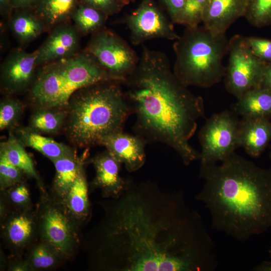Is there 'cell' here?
<instances>
[{
	"label": "cell",
	"instance_id": "cell-4",
	"mask_svg": "<svg viewBox=\"0 0 271 271\" xmlns=\"http://www.w3.org/2000/svg\"><path fill=\"white\" fill-rule=\"evenodd\" d=\"M65 129L80 148L99 145L105 137L123 131L132 111L122 83L109 80L82 88L71 96Z\"/></svg>",
	"mask_w": 271,
	"mask_h": 271
},
{
	"label": "cell",
	"instance_id": "cell-16",
	"mask_svg": "<svg viewBox=\"0 0 271 271\" xmlns=\"http://www.w3.org/2000/svg\"><path fill=\"white\" fill-rule=\"evenodd\" d=\"M96 174L94 187L101 189L104 197L115 198L124 191L126 179L120 175L121 164L107 150L92 159Z\"/></svg>",
	"mask_w": 271,
	"mask_h": 271
},
{
	"label": "cell",
	"instance_id": "cell-31",
	"mask_svg": "<svg viewBox=\"0 0 271 271\" xmlns=\"http://www.w3.org/2000/svg\"><path fill=\"white\" fill-rule=\"evenodd\" d=\"M24 109L19 100L8 98L0 104V129L1 130L14 126L21 117Z\"/></svg>",
	"mask_w": 271,
	"mask_h": 271
},
{
	"label": "cell",
	"instance_id": "cell-41",
	"mask_svg": "<svg viewBox=\"0 0 271 271\" xmlns=\"http://www.w3.org/2000/svg\"><path fill=\"white\" fill-rule=\"evenodd\" d=\"M129 4L131 2H134L136 0H126Z\"/></svg>",
	"mask_w": 271,
	"mask_h": 271
},
{
	"label": "cell",
	"instance_id": "cell-20",
	"mask_svg": "<svg viewBox=\"0 0 271 271\" xmlns=\"http://www.w3.org/2000/svg\"><path fill=\"white\" fill-rule=\"evenodd\" d=\"M80 0H38L33 13L46 24L48 29L68 22Z\"/></svg>",
	"mask_w": 271,
	"mask_h": 271
},
{
	"label": "cell",
	"instance_id": "cell-23",
	"mask_svg": "<svg viewBox=\"0 0 271 271\" xmlns=\"http://www.w3.org/2000/svg\"><path fill=\"white\" fill-rule=\"evenodd\" d=\"M24 148L16 136L11 132L7 140L1 143L0 154L23 173L38 179L33 161Z\"/></svg>",
	"mask_w": 271,
	"mask_h": 271
},
{
	"label": "cell",
	"instance_id": "cell-6",
	"mask_svg": "<svg viewBox=\"0 0 271 271\" xmlns=\"http://www.w3.org/2000/svg\"><path fill=\"white\" fill-rule=\"evenodd\" d=\"M228 45L226 34H215L203 26L186 27L173 45L175 75L186 87L205 88L218 83L225 75L223 59Z\"/></svg>",
	"mask_w": 271,
	"mask_h": 271
},
{
	"label": "cell",
	"instance_id": "cell-8",
	"mask_svg": "<svg viewBox=\"0 0 271 271\" xmlns=\"http://www.w3.org/2000/svg\"><path fill=\"white\" fill-rule=\"evenodd\" d=\"M232 110L213 114L198 133L200 164L219 162L239 147L240 119Z\"/></svg>",
	"mask_w": 271,
	"mask_h": 271
},
{
	"label": "cell",
	"instance_id": "cell-7",
	"mask_svg": "<svg viewBox=\"0 0 271 271\" xmlns=\"http://www.w3.org/2000/svg\"><path fill=\"white\" fill-rule=\"evenodd\" d=\"M83 51L92 55L112 80L122 84L134 72L140 60L127 42L106 27L92 35Z\"/></svg>",
	"mask_w": 271,
	"mask_h": 271
},
{
	"label": "cell",
	"instance_id": "cell-12",
	"mask_svg": "<svg viewBox=\"0 0 271 271\" xmlns=\"http://www.w3.org/2000/svg\"><path fill=\"white\" fill-rule=\"evenodd\" d=\"M80 36L75 26L68 22L53 28L46 40L37 49L39 66L79 53Z\"/></svg>",
	"mask_w": 271,
	"mask_h": 271
},
{
	"label": "cell",
	"instance_id": "cell-3",
	"mask_svg": "<svg viewBox=\"0 0 271 271\" xmlns=\"http://www.w3.org/2000/svg\"><path fill=\"white\" fill-rule=\"evenodd\" d=\"M219 162L200 164L204 184L195 197L212 228L239 241L271 228V169L235 152Z\"/></svg>",
	"mask_w": 271,
	"mask_h": 271
},
{
	"label": "cell",
	"instance_id": "cell-38",
	"mask_svg": "<svg viewBox=\"0 0 271 271\" xmlns=\"http://www.w3.org/2000/svg\"><path fill=\"white\" fill-rule=\"evenodd\" d=\"M38 0H12L13 9H32Z\"/></svg>",
	"mask_w": 271,
	"mask_h": 271
},
{
	"label": "cell",
	"instance_id": "cell-30",
	"mask_svg": "<svg viewBox=\"0 0 271 271\" xmlns=\"http://www.w3.org/2000/svg\"><path fill=\"white\" fill-rule=\"evenodd\" d=\"M209 0H186L175 24L195 27L202 22L205 8Z\"/></svg>",
	"mask_w": 271,
	"mask_h": 271
},
{
	"label": "cell",
	"instance_id": "cell-18",
	"mask_svg": "<svg viewBox=\"0 0 271 271\" xmlns=\"http://www.w3.org/2000/svg\"><path fill=\"white\" fill-rule=\"evenodd\" d=\"M232 110L242 118L271 119V92L260 87L251 88L237 99Z\"/></svg>",
	"mask_w": 271,
	"mask_h": 271
},
{
	"label": "cell",
	"instance_id": "cell-22",
	"mask_svg": "<svg viewBox=\"0 0 271 271\" xmlns=\"http://www.w3.org/2000/svg\"><path fill=\"white\" fill-rule=\"evenodd\" d=\"M102 11L79 3L73 11L71 19L81 35H93L105 27L108 18Z\"/></svg>",
	"mask_w": 271,
	"mask_h": 271
},
{
	"label": "cell",
	"instance_id": "cell-13",
	"mask_svg": "<svg viewBox=\"0 0 271 271\" xmlns=\"http://www.w3.org/2000/svg\"><path fill=\"white\" fill-rule=\"evenodd\" d=\"M146 142L140 137L123 131L110 134L103 138L99 145L106 150L129 172H136L145 164L146 160Z\"/></svg>",
	"mask_w": 271,
	"mask_h": 271
},
{
	"label": "cell",
	"instance_id": "cell-17",
	"mask_svg": "<svg viewBox=\"0 0 271 271\" xmlns=\"http://www.w3.org/2000/svg\"><path fill=\"white\" fill-rule=\"evenodd\" d=\"M271 141L270 119L242 118L240 119L238 145L250 157L257 158Z\"/></svg>",
	"mask_w": 271,
	"mask_h": 271
},
{
	"label": "cell",
	"instance_id": "cell-5",
	"mask_svg": "<svg viewBox=\"0 0 271 271\" xmlns=\"http://www.w3.org/2000/svg\"><path fill=\"white\" fill-rule=\"evenodd\" d=\"M40 66L29 90L30 100L37 108L66 109L78 90L112 80L93 56L83 50Z\"/></svg>",
	"mask_w": 271,
	"mask_h": 271
},
{
	"label": "cell",
	"instance_id": "cell-29",
	"mask_svg": "<svg viewBox=\"0 0 271 271\" xmlns=\"http://www.w3.org/2000/svg\"><path fill=\"white\" fill-rule=\"evenodd\" d=\"M59 255V253L50 244L44 240L32 249L29 262L35 269H48L56 265Z\"/></svg>",
	"mask_w": 271,
	"mask_h": 271
},
{
	"label": "cell",
	"instance_id": "cell-25",
	"mask_svg": "<svg viewBox=\"0 0 271 271\" xmlns=\"http://www.w3.org/2000/svg\"><path fill=\"white\" fill-rule=\"evenodd\" d=\"M75 156L63 157L52 161L56 170L54 188L62 198L65 197L70 188L83 170L82 164H78Z\"/></svg>",
	"mask_w": 271,
	"mask_h": 271
},
{
	"label": "cell",
	"instance_id": "cell-19",
	"mask_svg": "<svg viewBox=\"0 0 271 271\" xmlns=\"http://www.w3.org/2000/svg\"><path fill=\"white\" fill-rule=\"evenodd\" d=\"M16 136L24 147L35 149L52 161L63 157L75 155L74 150L69 146L43 136L30 128L18 129Z\"/></svg>",
	"mask_w": 271,
	"mask_h": 271
},
{
	"label": "cell",
	"instance_id": "cell-10",
	"mask_svg": "<svg viewBox=\"0 0 271 271\" xmlns=\"http://www.w3.org/2000/svg\"><path fill=\"white\" fill-rule=\"evenodd\" d=\"M133 45L155 39L174 41L179 35L174 24L155 0H141L137 8L124 18Z\"/></svg>",
	"mask_w": 271,
	"mask_h": 271
},
{
	"label": "cell",
	"instance_id": "cell-26",
	"mask_svg": "<svg viewBox=\"0 0 271 271\" xmlns=\"http://www.w3.org/2000/svg\"><path fill=\"white\" fill-rule=\"evenodd\" d=\"M64 198L67 209L73 216L84 219L87 217L89 211L88 186L83 170Z\"/></svg>",
	"mask_w": 271,
	"mask_h": 271
},
{
	"label": "cell",
	"instance_id": "cell-2",
	"mask_svg": "<svg viewBox=\"0 0 271 271\" xmlns=\"http://www.w3.org/2000/svg\"><path fill=\"white\" fill-rule=\"evenodd\" d=\"M122 86L136 116L135 134L147 144L169 146L185 165L200 159L189 140L205 117L204 100L178 79L164 53L143 46L135 70Z\"/></svg>",
	"mask_w": 271,
	"mask_h": 271
},
{
	"label": "cell",
	"instance_id": "cell-9",
	"mask_svg": "<svg viewBox=\"0 0 271 271\" xmlns=\"http://www.w3.org/2000/svg\"><path fill=\"white\" fill-rule=\"evenodd\" d=\"M228 54L224 85L237 99L248 90L260 86L266 63L253 54L245 37L239 34L229 39Z\"/></svg>",
	"mask_w": 271,
	"mask_h": 271
},
{
	"label": "cell",
	"instance_id": "cell-1",
	"mask_svg": "<svg viewBox=\"0 0 271 271\" xmlns=\"http://www.w3.org/2000/svg\"><path fill=\"white\" fill-rule=\"evenodd\" d=\"M96 229L95 265L111 271H214L218 260L201 215L182 191L126 179Z\"/></svg>",
	"mask_w": 271,
	"mask_h": 271
},
{
	"label": "cell",
	"instance_id": "cell-35",
	"mask_svg": "<svg viewBox=\"0 0 271 271\" xmlns=\"http://www.w3.org/2000/svg\"><path fill=\"white\" fill-rule=\"evenodd\" d=\"M9 197L11 202L18 207L26 206L30 201L29 190L22 184L17 185L12 188L9 192Z\"/></svg>",
	"mask_w": 271,
	"mask_h": 271
},
{
	"label": "cell",
	"instance_id": "cell-27",
	"mask_svg": "<svg viewBox=\"0 0 271 271\" xmlns=\"http://www.w3.org/2000/svg\"><path fill=\"white\" fill-rule=\"evenodd\" d=\"M67 115V109L37 108L30 118L29 128L41 133H55L65 124Z\"/></svg>",
	"mask_w": 271,
	"mask_h": 271
},
{
	"label": "cell",
	"instance_id": "cell-28",
	"mask_svg": "<svg viewBox=\"0 0 271 271\" xmlns=\"http://www.w3.org/2000/svg\"><path fill=\"white\" fill-rule=\"evenodd\" d=\"M244 18L256 28L271 25V0H246Z\"/></svg>",
	"mask_w": 271,
	"mask_h": 271
},
{
	"label": "cell",
	"instance_id": "cell-21",
	"mask_svg": "<svg viewBox=\"0 0 271 271\" xmlns=\"http://www.w3.org/2000/svg\"><path fill=\"white\" fill-rule=\"evenodd\" d=\"M9 19V27L22 43L30 42L39 37L47 28L45 23L29 10L17 9Z\"/></svg>",
	"mask_w": 271,
	"mask_h": 271
},
{
	"label": "cell",
	"instance_id": "cell-40",
	"mask_svg": "<svg viewBox=\"0 0 271 271\" xmlns=\"http://www.w3.org/2000/svg\"><path fill=\"white\" fill-rule=\"evenodd\" d=\"M254 271H270L271 270V262L264 261L253 268Z\"/></svg>",
	"mask_w": 271,
	"mask_h": 271
},
{
	"label": "cell",
	"instance_id": "cell-36",
	"mask_svg": "<svg viewBox=\"0 0 271 271\" xmlns=\"http://www.w3.org/2000/svg\"><path fill=\"white\" fill-rule=\"evenodd\" d=\"M171 21L175 24L186 0H158Z\"/></svg>",
	"mask_w": 271,
	"mask_h": 271
},
{
	"label": "cell",
	"instance_id": "cell-15",
	"mask_svg": "<svg viewBox=\"0 0 271 271\" xmlns=\"http://www.w3.org/2000/svg\"><path fill=\"white\" fill-rule=\"evenodd\" d=\"M246 8V0H209L202 23L215 34H226L232 24L244 17Z\"/></svg>",
	"mask_w": 271,
	"mask_h": 271
},
{
	"label": "cell",
	"instance_id": "cell-34",
	"mask_svg": "<svg viewBox=\"0 0 271 271\" xmlns=\"http://www.w3.org/2000/svg\"><path fill=\"white\" fill-rule=\"evenodd\" d=\"M80 3L100 10L108 16L119 13L129 4L126 0H80Z\"/></svg>",
	"mask_w": 271,
	"mask_h": 271
},
{
	"label": "cell",
	"instance_id": "cell-11",
	"mask_svg": "<svg viewBox=\"0 0 271 271\" xmlns=\"http://www.w3.org/2000/svg\"><path fill=\"white\" fill-rule=\"evenodd\" d=\"M38 50L28 53L21 49L13 51L1 67V86L5 92L13 94L29 90L39 66Z\"/></svg>",
	"mask_w": 271,
	"mask_h": 271
},
{
	"label": "cell",
	"instance_id": "cell-39",
	"mask_svg": "<svg viewBox=\"0 0 271 271\" xmlns=\"http://www.w3.org/2000/svg\"><path fill=\"white\" fill-rule=\"evenodd\" d=\"M13 9L12 0H0V12L2 16L9 20Z\"/></svg>",
	"mask_w": 271,
	"mask_h": 271
},
{
	"label": "cell",
	"instance_id": "cell-24",
	"mask_svg": "<svg viewBox=\"0 0 271 271\" xmlns=\"http://www.w3.org/2000/svg\"><path fill=\"white\" fill-rule=\"evenodd\" d=\"M34 225L30 215L24 213L14 214L6 224L5 231L7 241L16 247L25 246L33 235Z\"/></svg>",
	"mask_w": 271,
	"mask_h": 271
},
{
	"label": "cell",
	"instance_id": "cell-37",
	"mask_svg": "<svg viewBox=\"0 0 271 271\" xmlns=\"http://www.w3.org/2000/svg\"><path fill=\"white\" fill-rule=\"evenodd\" d=\"M260 87L271 92V61L266 63L264 67Z\"/></svg>",
	"mask_w": 271,
	"mask_h": 271
},
{
	"label": "cell",
	"instance_id": "cell-43",
	"mask_svg": "<svg viewBox=\"0 0 271 271\" xmlns=\"http://www.w3.org/2000/svg\"><path fill=\"white\" fill-rule=\"evenodd\" d=\"M269 253H270V254H271V247H270V250H269Z\"/></svg>",
	"mask_w": 271,
	"mask_h": 271
},
{
	"label": "cell",
	"instance_id": "cell-14",
	"mask_svg": "<svg viewBox=\"0 0 271 271\" xmlns=\"http://www.w3.org/2000/svg\"><path fill=\"white\" fill-rule=\"evenodd\" d=\"M41 229L44 240L60 255H66L74 245V233L70 221L62 210L49 206L41 216Z\"/></svg>",
	"mask_w": 271,
	"mask_h": 271
},
{
	"label": "cell",
	"instance_id": "cell-33",
	"mask_svg": "<svg viewBox=\"0 0 271 271\" xmlns=\"http://www.w3.org/2000/svg\"><path fill=\"white\" fill-rule=\"evenodd\" d=\"M247 44L253 54L267 63L271 61V40L262 37H245Z\"/></svg>",
	"mask_w": 271,
	"mask_h": 271
},
{
	"label": "cell",
	"instance_id": "cell-32",
	"mask_svg": "<svg viewBox=\"0 0 271 271\" xmlns=\"http://www.w3.org/2000/svg\"><path fill=\"white\" fill-rule=\"evenodd\" d=\"M23 172L0 154V183L2 189L18 184L21 179Z\"/></svg>",
	"mask_w": 271,
	"mask_h": 271
},
{
	"label": "cell",
	"instance_id": "cell-42",
	"mask_svg": "<svg viewBox=\"0 0 271 271\" xmlns=\"http://www.w3.org/2000/svg\"><path fill=\"white\" fill-rule=\"evenodd\" d=\"M269 158L271 160V150H270V153H269Z\"/></svg>",
	"mask_w": 271,
	"mask_h": 271
}]
</instances>
